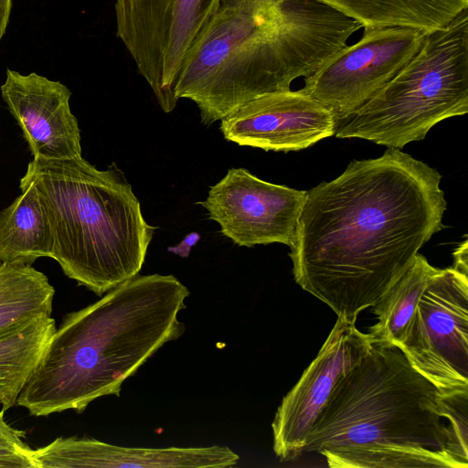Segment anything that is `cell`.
I'll return each mask as SVG.
<instances>
[{"label":"cell","instance_id":"12","mask_svg":"<svg viewBox=\"0 0 468 468\" xmlns=\"http://www.w3.org/2000/svg\"><path fill=\"white\" fill-rule=\"evenodd\" d=\"M332 112L302 90L259 96L220 120L229 142L264 151H300L335 135Z\"/></svg>","mask_w":468,"mask_h":468},{"label":"cell","instance_id":"19","mask_svg":"<svg viewBox=\"0 0 468 468\" xmlns=\"http://www.w3.org/2000/svg\"><path fill=\"white\" fill-rule=\"evenodd\" d=\"M55 289L31 265L0 262V335L51 315Z\"/></svg>","mask_w":468,"mask_h":468},{"label":"cell","instance_id":"8","mask_svg":"<svg viewBox=\"0 0 468 468\" xmlns=\"http://www.w3.org/2000/svg\"><path fill=\"white\" fill-rule=\"evenodd\" d=\"M399 348L442 393L468 390V271L437 268Z\"/></svg>","mask_w":468,"mask_h":468},{"label":"cell","instance_id":"1","mask_svg":"<svg viewBox=\"0 0 468 468\" xmlns=\"http://www.w3.org/2000/svg\"><path fill=\"white\" fill-rule=\"evenodd\" d=\"M441 175L388 148L306 191L289 256L295 282L356 323L441 231Z\"/></svg>","mask_w":468,"mask_h":468},{"label":"cell","instance_id":"13","mask_svg":"<svg viewBox=\"0 0 468 468\" xmlns=\"http://www.w3.org/2000/svg\"><path fill=\"white\" fill-rule=\"evenodd\" d=\"M1 95L20 127L33 158L81 156L80 129L71 112L69 89L35 72L7 69Z\"/></svg>","mask_w":468,"mask_h":468},{"label":"cell","instance_id":"3","mask_svg":"<svg viewBox=\"0 0 468 468\" xmlns=\"http://www.w3.org/2000/svg\"><path fill=\"white\" fill-rule=\"evenodd\" d=\"M362 26L318 0H219L188 48L175 95L207 126L267 93L289 90Z\"/></svg>","mask_w":468,"mask_h":468},{"label":"cell","instance_id":"10","mask_svg":"<svg viewBox=\"0 0 468 468\" xmlns=\"http://www.w3.org/2000/svg\"><path fill=\"white\" fill-rule=\"evenodd\" d=\"M371 335L356 323L337 320L318 355L285 395L271 423L273 451L281 461L303 453L307 439L339 380L367 353Z\"/></svg>","mask_w":468,"mask_h":468},{"label":"cell","instance_id":"21","mask_svg":"<svg viewBox=\"0 0 468 468\" xmlns=\"http://www.w3.org/2000/svg\"><path fill=\"white\" fill-rule=\"evenodd\" d=\"M199 238L200 237L197 233L192 232L186 236L185 239L178 245L175 247H169L168 250L182 258H187L191 247L198 241Z\"/></svg>","mask_w":468,"mask_h":468},{"label":"cell","instance_id":"6","mask_svg":"<svg viewBox=\"0 0 468 468\" xmlns=\"http://www.w3.org/2000/svg\"><path fill=\"white\" fill-rule=\"evenodd\" d=\"M428 32L415 55L368 101L336 121L337 138L401 149L468 112V12Z\"/></svg>","mask_w":468,"mask_h":468},{"label":"cell","instance_id":"15","mask_svg":"<svg viewBox=\"0 0 468 468\" xmlns=\"http://www.w3.org/2000/svg\"><path fill=\"white\" fill-rule=\"evenodd\" d=\"M21 194L0 210V262L32 265L51 258L53 237L38 193L29 183H19Z\"/></svg>","mask_w":468,"mask_h":468},{"label":"cell","instance_id":"20","mask_svg":"<svg viewBox=\"0 0 468 468\" xmlns=\"http://www.w3.org/2000/svg\"><path fill=\"white\" fill-rule=\"evenodd\" d=\"M0 411V467L37 468L34 449L24 441L26 431L14 428Z\"/></svg>","mask_w":468,"mask_h":468},{"label":"cell","instance_id":"22","mask_svg":"<svg viewBox=\"0 0 468 468\" xmlns=\"http://www.w3.org/2000/svg\"><path fill=\"white\" fill-rule=\"evenodd\" d=\"M12 7V0H0V40L5 33L10 11Z\"/></svg>","mask_w":468,"mask_h":468},{"label":"cell","instance_id":"14","mask_svg":"<svg viewBox=\"0 0 468 468\" xmlns=\"http://www.w3.org/2000/svg\"><path fill=\"white\" fill-rule=\"evenodd\" d=\"M33 454L37 468H225L239 460L228 446L129 447L89 437H58Z\"/></svg>","mask_w":468,"mask_h":468},{"label":"cell","instance_id":"18","mask_svg":"<svg viewBox=\"0 0 468 468\" xmlns=\"http://www.w3.org/2000/svg\"><path fill=\"white\" fill-rule=\"evenodd\" d=\"M418 253L411 264L372 306L377 322L369 328L373 342L399 346L427 284L436 271Z\"/></svg>","mask_w":468,"mask_h":468},{"label":"cell","instance_id":"17","mask_svg":"<svg viewBox=\"0 0 468 468\" xmlns=\"http://www.w3.org/2000/svg\"><path fill=\"white\" fill-rule=\"evenodd\" d=\"M56 328L51 315H41L0 335V404L4 411L16 404Z\"/></svg>","mask_w":468,"mask_h":468},{"label":"cell","instance_id":"11","mask_svg":"<svg viewBox=\"0 0 468 468\" xmlns=\"http://www.w3.org/2000/svg\"><path fill=\"white\" fill-rule=\"evenodd\" d=\"M305 196L306 191L264 181L247 169L230 168L197 204L239 246H290Z\"/></svg>","mask_w":468,"mask_h":468},{"label":"cell","instance_id":"23","mask_svg":"<svg viewBox=\"0 0 468 468\" xmlns=\"http://www.w3.org/2000/svg\"><path fill=\"white\" fill-rule=\"evenodd\" d=\"M454 265L462 270L468 271L467 239L456 249L453 253Z\"/></svg>","mask_w":468,"mask_h":468},{"label":"cell","instance_id":"4","mask_svg":"<svg viewBox=\"0 0 468 468\" xmlns=\"http://www.w3.org/2000/svg\"><path fill=\"white\" fill-rule=\"evenodd\" d=\"M189 294L172 274H138L67 314L16 405L31 416L47 417L81 413L99 398L120 397L127 378L185 333L178 315Z\"/></svg>","mask_w":468,"mask_h":468},{"label":"cell","instance_id":"9","mask_svg":"<svg viewBox=\"0 0 468 468\" xmlns=\"http://www.w3.org/2000/svg\"><path fill=\"white\" fill-rule=\"evenodd\" d=\"M428 32L405 27H364L361 38L304 78L301 89L339 121L386 85L415 55Z\"/></svg>","mask_w":468,"mask_h":468},{"label":"cell","instance_id":"16","mask_svg":"<svg viewBox=\"0 0 468 468\" xmlns=\"http://www.w3.org/2000/svg\"><path fill=\"white\" fill-rule=\"evenodd\" d=\"M362 27H405L432 32L468 8V0H318Z\"/></svg>","mask_w":468,"mask_h":468},{"label":"cell","instance_id":"7","mask_svg":"<svg viewBox=\"0 0 468 468\" xmlns=\"http://www.w3.org/2000/svg\"><path fill=\"white\" fill-rule=\"evenodd\" d=\"M219 0H116L117 36L165 113L184 58Z\"/></svg>","mask_w":468,"mask_h":468},{"label":"cell","instance_id":"5","mask_svg":"<svg viewBox=\"0 0 468 468\" xmlns=\"http://www.w3.org/2000/svg\"><path fill=\"white\" fill-rule=\"evenodd\" d=\"M37 189L53 237L51 258L98 296L139 274L156 227L123 172L82 158H33L20 179Z\"/></svg>","mask_w":468,"mask_h":468},{"label":"cell","instance_id":"2","mask_svg":"<svg viewBox=\"0 0 468 468\" xmlns=\"http://www.w3.org/2000/svg\"><path fill=\"white\" fill-rule=\"evenodd\" d=\"M468 390L444 394L393 346L337 383L304 452L331 468L468 467Z\"/></svg>","mask_w":468,"mask_h":468}]
</instances>
